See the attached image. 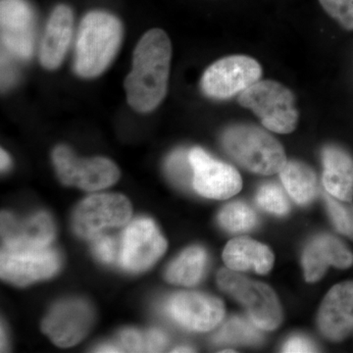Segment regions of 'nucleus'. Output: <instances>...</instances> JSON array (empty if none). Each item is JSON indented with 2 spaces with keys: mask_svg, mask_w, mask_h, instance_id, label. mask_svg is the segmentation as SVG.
<instances>
[{
  "mask_svg": "<svg viewBox=\"0 0 353 353\" xmlns=\"http://www.w3.org/2000/svg\"><path fill=\"white\" fill-rule=\"evenodd\" d=\"M171 58V41L163 30H150L139 39L124 82L128 103L134 110L150 112L163 101L168 90Z\"/></svg>",
  "mask_w": 353,
  "mask_h": 353,
  "instance_id": "1",
  "label": "nucleus"
},
{
  "mask_svg": "<svg viewBox=\"0 0 353 353\" xmlns=\"http://www.w3.org/2000/svg\"><path fill=\"white\" fill-rule=\"evenodd\" d=\"M122 38L123 27L117 17L104 11L88 13L77 37V74L94 78L103 73L117 54Z\"/></svg>",
  "mask_w": 353,
  "mask_h": 353,
  "instance_id": "2",
  "label": "nucleus"
},
{
  "mask_svg": "<svg viewBox=\"0 0 353 353\" xmlns=\"http://www.w3.org/2000/svg\"><path fill=\"white\" fill-rule=\"evenodd\" d=\"M221 141L228 155L252 173L274 175L288 162L280 141L253 125H232L223 132Z\"/></svg>",
  "mask_w": 353,
  "mask_h": 353,
  "instance_id": "3",
  "label": "nucleus"
},
{
  "mask_svg": "<svg viewBox=\"0 0 353 353\" xmlns=\"http://www.w3.org/2000/svg\"><path fill=\"white\" fill-rule=\"evenodd\" d=\"M241 108L250 109L269 131L290 134L299 123L294 94L283 83L259 80L238 95Z\"/></svg>",
  "mask_w": 353,
  "mask_h": 353,
  "instance_id": "4",
  "label": "nucleus"
},
{
  "mask_svg": "<svg viewBox=\"0 0 353 353\" xmlns=\"http://www.w3.org/2000/svg\"><path fill=\"white\" fill-rule=\"evenodd\" d=\"M221 289L245 308L253 324L263 331H273L282 323L283 312L277 296L269 285L255 282L231 269L217 275Z\"/></svg>",
  "mask_w": 353,
  "mask_h": 353,
  "instance_id": "5",
  "label": "nucleus"
},
{
  "mask_svg": "<svg viewBox=\"0 0 353 353\" xmlns=\"http://www.w3.org/2000/svg\"><path fill=\"white\" fill-rule=\"evenodd\" d=\"M261 65L248 55H231L211 64L201 77L202 92L210 99L225 101L239 95L261 79Z\"/></svg>",
  "mask_w": 353,
  "mask_h": 353,
  "instance_id": "6",
  "label": "nucleus"
},
{
  "mask_svg": "<svg viewBox=\"0 0 353 353\" xmlns=\"http://www.w3.org/2000/svg\"><path fill=\"white\" fill-rule=\"evenodd\" d=\"M52 160L57 175L64 185L88 192L106 189L120 178L119 169L108 158L81 159L65 145L54 148Z\"/></svg>",
  "mask_w": 353,
  "mask_h": 353,
  "instance_id": "7",
  "label": "nucleus"
},
{
  "mask_svg": "<svg viewBox=\"0 0 353 353\" xmlns=\"http://www.w3.org/2000/svg\"><path fill=\"white\" fill-rule=\"evenodd\" d=\"M132 215V205L121 194H94L79 204L74 213L73 226L76 234L92 239L106 228L126 224Z\"/></svg>",
  "mask_w": 353,
  "mask_h": 353,
  "instance_id": "8",
  "label": "nucleus"
},
{
  "mask_svg": "<svg viewBox=\"0 0 353 353\" xmlns=\"http://www.w3.org/2000/svg\"><path fill=\"white\" fill-rule=\"evenodd\" d=\"M167 250L157 225L150 219L134 221L123 234L120 263L130 272H141L152 266Z\"/></svg>",
  "mask_w": 353,
  "mask_h": 353,
  "instance_id": "9",
  "label": "nucleus"
},
{
  "mask_svg": "<svg viewBox=\"0 0 353 353\" xmlns=\"http://www.w3.org/2000/svg\"><path fill=\"white\" fill-rule=\"evenodd\" d=\"M194 168L192 189L211 199H227L236 196L243 188L240 173L231 165L221 162L201 148L190 150Z\"/></svg>",
  "mask_w": 353,
  "mask_h": 353,
  "instance_id": "10",
  "label": "nucleus"
},
{
  "mask_svg": "<svg viewBox=\"0 0 353 353\" xmlns=\"http://www.w3.org/2000/svg\"><path fill=\"white\" fill-rule=\"evenodd\" d=\"M59 267V254L50 246L37 250L3 248L0 256L1 278L17 285L50 278Z\"/></svg>",
  "mask_w": 353,
  "mask_h": 353,
  "instance_id": "11",
  "label": "nucleus"
},
{
  "mask_svg": "<svg viewBox=\"0 0 353 353\" xmlns=\"http://www.w3.org/2000/svg\"><path fill=\"white\" fill-rule=\"evenodd\" d=\"M94 322V312L80 299L57 304L43 322V333L60 347H70L83 340Z\"/></svg>",
  "mask_w": 353,
  "mask_h": 353,
  "instance_id": "12",
  "label": "nucleus"
},
{
  "mask_svg": "<svg viewBox=\"0 0 353 353\" xmlns=\"http://www.w3.org/2000/svg\"><path fill=\"white\" fill-rule=\"evenodd\" d=\"M0 24L3 50L14 57L28 59L34 52V9L26 0H1Z\"/></svg>",
  "mask_w": 353,
  "mask_h": 353,
  "instance_id": "13",
  "label": "nucleus"
},
{
  "mask_svg": "<svg viewBox=\"0 0 353 353\" xmlns=\"http://www.w3.org/2000/svg\"><path fill=\"white\" fill-rule=\"evenodd\" d=\"M169 313L179 324L190 331L208 332L222 322L224 304L216 297L201 292H179L170 299Z\"/></svg>",
  "mask_w": 353,
  "mask_h": 353,
  "instance_id": "14",
  "label": "nucleus"
},
{
  "mask_svg": "<svg viewBox=\"0 0 353 353\" xmlns=\"http://www.w3.org/2000/svg\"><path fill=\"white\" fill-rule=\"evenodd\" d=\"M318 328L332 341L347 339L353 332V281L334 285L323 299Z\"/></svg>",
  "mask_w": 353,
  "mask_h": 353,
  "instance_id": "15",
  "label": "nucleus"
},
{
  "mask_svg": "<svg viewBox=\"0 0 353 353\" xmlns=\"http://www.w3.org/2000/svg\"><path fill=\"white\" fill-rule=\"evenodd\" d=\"M1 236L4 248L37 250L48 248L55 236V227L50 215L39 212L24 220L9 213L1 214Z\"/></svg>",
  "mask_w": 353,
  "mask_h": 353,
  "instance_id": "16",
  "label": "nucleus"
},
{
  "mask_svg": "<svg viewBox=\"0 0 353 353\" xmlns=\"http://www.w3.org/2000/svg\"><path fill=\"white\" fill-rule=\"evenodd\" d=\"M352 265L353 253L343 241L331 234L316 236L303 252V266L307 282L320 280L329 266L347 269Z\"/></svg>",
  "mask_w": 353,
  "mask_h": 353,
  "instance_id": "17",
  "label": "nucleus"
},
{
  "mask_svg": "<svg viewBox=\"0 0 353 353\" xmlns=\"http://www.w3.org/2000/svg\"><path fill=\"white\" fill-rule=\"evenodd\" d=\"M74 16L69 6L60 4L53 9L46 24L39 50L44 68L57 69L63 62L73 38Z\"/></svg>",
  "mask_w": 353,
  "mask_h": 353,
  "instance_id": "18",
  "label": "nucleus"
},
{
  "mask_svg": "<svg viewBox=\"0 0 353 353\" xmlns=\"http://www.w3.org/2000/svg\"><path fill=\"white\" fill-rule=\"evenodd\" d=\"M323 185L330 196L343 201L353 199V157L340 145L323 148Z\"/></svg>",
  "mask_w": 353,
  "mask_h": 353,
  "instance_id": "19",
  "label": "nucleus"
},
{
  "mask_svg": "<svg viewBox=\"0 0 353 353\" xmlns=\"http://www.w3.org/2000/svg\"><path fill=\"white\" fill-rule=\"evenodd\" d=\"M223 260L231 270H252L263 275L273 267L274 254L268 246L259 241L238 238L227 243L223 252Z\"/></svg>",
  "mask_w": 353,
  "mask_h": 353,
  "instance_id": "20",
  "label": "nucleus"
},
{
  "mask_svg": "<svg viewBox=\"0 0 353 353\" xmlns=\"http://www.w3.org/2000/svg\"><path fill=\"white\" fill-rule=\"evenodd\" d=\"M281 180L288 194L299 204L312 201L317 194V176L303 162L288 161L281 170Z\"/></svg>",
  "mask_w": 353,
  "mask_h": 353,
  "instance_id": "21",
  "label": "nucleus"
},
{
  "mask_svg": "<svg viewBox=\"0 0 353 353\" xmlns=\"http://www.w3.org/2000/svg\"><path fill=\"white\" fill-rule=\"evenodd\" d=\"M205 250L199 246H192L172 262L166 272V280L173 285L192 287L201 281L205 268Z\"/></svg>",
  "mask_w": 353,
  "mask_h": 353,
  "instance_id": "22",
  "label": "nucleus"
},
{
  "mask_svg": "<svg viewBox=\"0 0 353 353\" xmlns=\"http://www.w3.org/2000/svg\"><path fill=\"white\" fill-rule=\"evenodd\" d=\"M259 330L253 323L234 317L220 329L213 341L218 345H256L262 341Z\"/></svg>",
  "mask_w": 353,
  "mask_h": 353,
  "instance_id": "23",
  "label": "nucleus"
},
{
  "mask_svg": "<svg viewBox=\"0 0 353 353\" xmlns=\"http://www.w3.org/2000/svg\"><path fill=\"white\" fill-rule=\"evenodd\" d=\"M120 341L123 352H160L167 345L166 336L155 329L143 332L124 330L120 334Z\"/></svg>",
  "mask_w": 353,
  "mask_h": 353,
  "instance_id": "24",
  "label": "nucleus"
},
{
  "mask_svg": "<svg viewBox=\"0 0 353 353\" xmlns=\"http://www.w3.org/2000/svg\"><path fill=\"white\" fill-rule=\"evenodd\" d=\"M221 226L232 233L250 231L257 224V216L248 204L233 202L222 209L219 214Z\"/></svg>",
  "mask_w": 353,
  "mask_h": 353,
  "instance_id": "25",
  "label": "nucleus"
},
{
  "mask_svg": "<svg viewBox=\"0 0 353 353\" xmlns=\"http://www.w3.org/2000/svg\"><path fill=\"white\" fill-rule=\"evenodd\" d=\"M167 175L172 182L183 190L192 188L194 168L190 162V150H178L171 153L165 165Z\"/></svg>",
  "mask_w": 353,
  "mask_h": 353,
  "instance_id": "26",
  "label": "nucleus"
},
{
  "mask_svg": "<svg viewBox=\"0 0 353 353\" xmlns=\"http://www.w3.org/2000/svg\"><path fill=\"white\" fill-rule=\"evenodd\" d=\"M327 209L334 228L353 241V203L343 201L334 196H325Z\"/></svg>",
  "mask_w": 353,
  "mask_h": 353,
  "instance_id": "27",
  "label": "nucleus"
},
{
  "mask_svg": "<svg viewBox=\"0 0 353 353\" xmlns=\"http://www.w3.org/2000/svg\"><path fill=\"white\" fill-rule=\"evenodd\" d=\"M256 201L264 210L272 214L284 216L290 211V203L282 189L275 183H266L260 188Z\"/></svg>",
  "mask_w": 353,
  "mask_h": 353,
  "instance_id": "28",
  "label": "nucleus"
},
{
  "mask_svg": "<svg viewBox=\"0 0 353 353\" xmlns=\"http://www.w3.org/2000/svg\"><path fill=\"white\" fill-rule=\"evenodd\" d=\"M325 12L347 31H353V0H319Z\"/></svg>",
  "mask_w": 353,
  "mask_h": 353,
  "instance_id": "29",
  "label": "nucleus"
},
{
  "mask_svg": "<svg viewBox=\"0 0 353 353\" xmlns=\"http://www.w3.org/2000/svg\"><path fill=\"white\" fill-rule=\"evenodd\" d=\"M92 239V252L101 261L113 263L120 256L118 254L117 243L112 236L99 234Z\"/></svg>",
  "mask_w": 353,
  "mask_h": 353,
  "instance_id": "30",
  "label": "nucleus"
},
{
  "mask_svg": "<svg viewBox=\"0 0 353 353\" xmlns=\"http://www.w3.org/2000/svg\"><path fill=\"white\" fill-rule=\"evenodd\" d=\"M315 345L303 336H292L284 345V352H315Z\"/></svg>",
  "mask_w": 353,
  "mask_h": 353,
  "instance_id": "31",
  "label": "nucleus"
},
{
  "mask_svg": "<svg viewBox=\"0 0 353 353\" xmlns=\"http://www.w3.org/2000/svg\"><path fill=\"white\" fill-rule=\"evenodd\" d=\"M14 71L7 53L2 51V88L7 87L12 82Z\"/></svg>",
  "mask_w": 353,
  "mask_h": 353,
  "instance_id": "32",
  "label": "nucleus"
},
{
  "mask_svg": "<svg viewBox=\"0 0 353 353\" xmlns=\"http://www.w3.org/2000/svg\"><path fill=\"white\" fill-rule=\"evenodd\" d=\"M0 155H1V159H0V163H1V171H6L7 169L10 166V157L3 150H1V152H0Z\"/></svg>",
  "mask_w": 353,
  "mask_h": 353,
  "instance_id": "33",
  "label": "nucleus"
},
{
  "mask_svg": "<svg viewBox=\"0 0 353 353\" xmlns=\"http://www.w3.org/2000/svg\"><path fill=\"white\" fill-rule=\"evenodd\" d=\"M97 352H123L122 348H118L114 347V345H104V347H101L97 348Z\"/></svg>",
  "mask_w": 353,
  "mask_h": 353,
  "instance_id": "34",
  "label": "nucleus"
},
{
  "mask_svg": "<svg viewBox=\"0 0 353 353\" xmlns=\"http://www.w3.org/2000/svg\"><path fill=\"white\" fill-rule=\"evenodd\" d=\"M194 350L190 347H178L175 348L172 352H192Z\"/></svg>",
  "mask_w": 353,
  "mask_h": 353,
  "instance_id": "35",
  "label": "nucleus"
},
{
  "mask_svg": "<svg viewBox=\"0 0 353 353\" xmlns=\"http://www.w3.org/2000/svg\"><path fill=\"white\" fill-rule=\"evenodd\" d=\"M222 352H234V350H223Z\"/></svg>",
  "mask_w": 353,
  "mask_h": 353,
  "instance_id": "36",
  "label": "nucleus"
}]
</instances>
